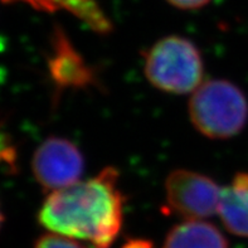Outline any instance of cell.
Masks as SVG:
<instances>
[{
    "label": "cell",
    "instance_id": "6da1fadb",
    "mask_svg": "<svg viewBox=\"0 0 248 248\" xmlns=\"http://www.w3.org/2000/svg\"><path fill=\"white\" fill-rule=\"evenodd\" d=\"M124 204L119 171L106 168L91 179L50 193L38 220L50 233L110 248L123 227Z\"/></svg>",
    "mask_w": 248,
    "mask_h": 248
},
{
    "label": "cell",
    "instance_id": "7a4b0ae2",
    "mask_svg": "<svg viewBox=\"0 0 248 248\" xmlns=\"http://www.w3.org/2000/svg\"><path fill=\"white\" fill-rule=\"evenodd\" d=\"M189 117L195 129L207 138L231 139L238 135L247 124V97L232 82L209 79L190 96Z\"/></svg>",
    "mask_w": 248,
    "mask_h": 248
},
{
    "label": "cell",
    "instance_id": "3957f363",
    "mask_svg": "<svg viewBox=\"0 0 248 248\" xmlns=\"http://www.w3.org/2000/svg\"><path fill=\"white\" fill-rule=\"evenodd\" d=\"M144 61L145 76L157 90L193 93L203 83V58L197 46L186 38H163L146 50Z\"/></svg>",
    "mask_w": 248,
    "mask_h": 248
},
{
    "label": "cell",
    "instance_id": "277c9868",
    "mask_svg": "<svg viewBox=\"0 0 248 248\" xmlns=\"http://www.w3.org/2000/svg\"><path fill=\"white\" fill-rule=\"evenodd\" d=\"M220 192L222 186L212 178L192 170H174L165 182L168 209L186 220L205 219L217 213Z\"/></svg>",
    "mask_w": 248,
    "mask_h": 248
},
{
    "label": "cell",
    "instance_id": "5b68a950",
    "mask_svg": "<svg viewBox=\"0 0 248 248\" xmlns=\"http://www.w3.org/2000/svg\"><path fill=\"white\" fill-rule=\"evenodd\" d=\"M31 170L38 184L56 192L81 182L85 159L77 145L63 138H48L35 150Z\"/></svg>",
    "mask_w": 248,
    "mask_h": 248
},
{
    "label": "cell",
    "instance_id": "8992f818",
    "mask_svg": "<svg viewBox=\"0 0 248 248\" xmlns=\"http://www.w3.org/2000/svg\"><path fill=\"white\" fill-rule=\"evenodd\" d=\"M48 71L57 90H83L96 85V73L61 28L54 31Z\"/></svg>",
    "mask_w": 248,
    "mask_h": 248
},
{
    "label": "cell",
    "instance_id": "52a82bcc",
    "mask_svg": "<svg viewBox=\"0 0 248 248\" xmlns=\"http://www.w3.org/2000/svg\"><path fill=\"white\" fill-rule=\"evenodd\" d=\"M217 214L228 232L248 238V173H237L222 188Z\"/></svg>",
    "mask_w": 248,
    "mask_h": 248
},
{
    "label": "cell",
    "instance_id": "ba28073f",
    "mask_svg": "<svg viewBox=\"0 0 248 248\" xmlns=\"http://www.w3.org/2000/svg\"><path fill=\"white\" fill-rule=\"evenodd\" d=\"M163 248H230V245L213 223L189 219L170 230Z\"/></svg>",
    "mask_w": 248,
    "mask_h": 248
},
{
    "label": "cell",
    "instance_id": "9c48e42d",
    "mask_svg": "<svg viewBox=\"0 0 248 248\" xmlns=\"http://www.w3.org/2000/svg\"><path fill=\"white\" fill-rule=\"evenodd\" d=\"M5 3H24L44 12L64 10L81 19L96 33L106 34L112 25L94 0H3Z\"/></svg>",
    "mask_w": 248,
    "mask_h": 248
},
{
    "label": "cell",
    "instance_id": "30bf717a",
    "mask_svg": "<svg viewBox=\"0 0 248 248\" xmlns=\"http://www.w3.org/2000/svg\"><path fill=\"white\" fill-rule=\"evenodd\" d=\"M34 248H85L79 243L75 242L72 238L63 237L56 233L43 234L37 239Z\"/></svg>",
    "mask_w": 248,
    "mask_h": 248
},
{
    "label": "cell",
    "instance_id": "8fae6325",
    "mask_svg": "<svg viewBox=\"0 0 248 248\" xmlns=\"http://www.w3.org/2000/svg\"><path fill=\"white\" fill-rule=\"evenodd\" d=\"M14 160V149L4 138V134L0 129V163H9ZM3 222V214L0 212V224Z\"/></svg>",
    "mask_w": 248,
    "mask_h": 248
},
{
    "label": "cell",
    "instance_id": "7c38bea8",
    "mask_svg": "<svg viewBox=\"0 0 248 248\" xmlns=\"http://www.w3.org/2000/svg\"><path fill=\"white\" fill-rule=\"evenodd\" d=\"M171 5L179 8V9L192 10L199 9L202 6L207 5L211 0H168Z\"/></svg>",
    "mask_w": 248,
    "mask_h": 248
},
{
    "label": "cell",
    "instance_id": "4fadbf2b",
    "mask_svg": "<svg viewBox=\"0 0 248 248\" xmlns=\"http://www.w3.org/2000/svg\"><path fill=\"white\" fill-rule=\"evenodd\" d=\"M121 248H154V245L150 241H148V239L132 238L124 243Z\"/></svg>",
    "mask_w": 248,
    "mask_h": 248
}]
</instances>
